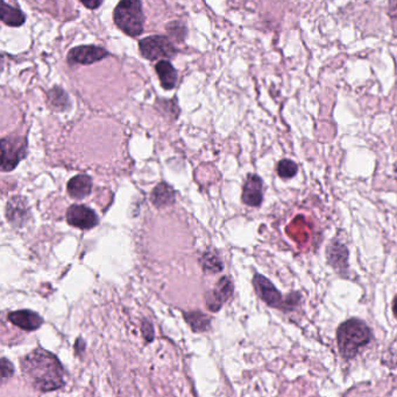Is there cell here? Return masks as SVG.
<instances>
[{"instance_id":"603a6c76","label":"cell","mask_w":397,"mask_h":397,"mask_svg":"<svg viewBox=\"0 0 397 397\" xmlns=\"http://www.w3.org/2000/svg\"><path fill=\"white\" fill-rule=\"evenodd\" d=\"M142 333H144V337L148 342L153 340V337H154V331H153V326H152L151 323L144 322L142 324Z\"/></svg>"},{"instance_id":"3957f363","label":"cell","mask_w":397,"mask_h":397,"mask_svg":"<svg viewBox=\"0 0 397 397\" xmlns=\"http://www.w3.org/2000/svg\"><path fill=\"white\" fill-rule=\"evenodd\" d=\"M114 24L130 38H137L144 32V15L141 0H121L114 12Z\"/></svg>"},{"instance_id":"4316f807","label":"cell","mask_w":397,"mask_h":397,"mask_svg":"<svg viewBox=\"0 0 397 397\" xmlns=\"http://www.w3.org/2000/svg\"><path fill=\"white\" fill-rule=\"evenodd\" d=\"M395 174H396V179H397V163L396 165H395Z\"/></svg>"},{"instance_id":"8fae6325","label":"cell","mask_w":397,"mask_h":397,"mask_svg":"<svg viewBox=\"0 0 397 397\" xmlns=\"http://www.w3.org/2000/svg\"><path fill=\"white\" fill-rule=\"evenodd\" d=\"M28 208L27 201L24 197H13L6 204V218L14 227H22L27 222Z\"/></svg>"},{"instance_id":"30bf717a","label":"cell","mask_w":397,"mask_h":397,"mask_svg":"<svg viewBox=\"0 0 397 397\" xmlns=\"http://www.w3.org/2000/svg\"><path fill=\"white\" fill-rule=\"evenodd\" d=\"M243 202L250 207H259L262 199H264V192H262V180L257 174H250L247 176L243 188V195H241Z\"/></svg>"},{"instance_id":"484cf974","label":"cell","mask_w":397,"mask_h":397,"mask_svg":"<svg viewBox=\"0 0 397 397\" xmlns=\"http://www.w3.org/2000/svg\"><path fill=\"white\" fill-rule=\"evenodd\" d=\"M393 310H394V315L397 319V295L394 299V303H393Z\"/></svg>"},{"instance_id":"277c9868","label":"cell","mask_w":397,"mask_h":397,"mask_svg":"<svg viewBox=\"0 0 397 397\" xmlns=\"http://www.w3.org/2000/svg\"><path fill=\"white\" fill-rule=\"evenodd\" d=\"M27 153L26 137L19 135H8L1 139V170L12 171L20 163Z\"/></svg>"},{"instance_id":"7a4b0ae2","label":"cell","mask_w":397,"mask_h":397,"mask_svg":"<svg viewBox=\"0 0 397 397\" xmlns=\"http://www.w3.org/2000/svg\"><path fill=\"white\" fill-rule=\"evenodd\" d=\"M372 340V331L366 323L352 319L342 323L337 331V340L342 356L346 359L356 356L360 349Z\"/></svg>"},{"instance_id":"44dd1931","label":"cell","mask_w":397,"mask_h":397,"mask_svg":"<svg viewBox=\"0 0 397 397\" xmlns=\"http://www.w3.org/2000/svg\"><path fill=\"white\" fill-rule=\"evenodd\" d=\"M297 172V165L290 160H283L278 163V174L283 179H290Z\"/></svg>"},{"instance_id":"52a82bcc","label":"cell","mask_w":397,"mask_h":397,"mask_svg":"<svg viewBox=\"0 0 397 397\" xmlns=\"http://www.w3.org/2000/svg\"><path fill=\"white\" fill-rule=\"evenodd\" d=\"M109 51L97 46H79L69 51L68 63L72 64L90 65L102 61L109 56Z\"/></svg>"},{"instance_id":"cb8c5ba5","label":"cell","mask_w":397,"mask_h":397,"mask_svg":"<svg viewBox=\"0 0 397 397\" xmlns=\"http://www.w3.org/2000/svg\"><path fill=\"white\" fill-rule=\"evenodd\" d=\"M103 1L104 0H81V3L89 10H97Z\"/></svg>"},{"instance_id":"9c48e42d","label":"cell","mask_w":397,"mask_h":397,"mask_svg":"<svg viewBox=\"0 0 397 397\" xmlns=\"http://www.w3.org/2000/svg\"><path fill=\"white\" fill-rule=\"evenodd\" d=\"M253 285L257 295L260 296L262 301L267 303L268 306L284 309L281 294L267 278H264V275H254Z\"/></svg>"},{"instance_id":"d6986e66","label":"cell","mask_w":397,"mask_h":397,"mask_svg":"<svg viewBox=\"0 0 397 397\" xmlns=\"http://www.w3.org/2000/svg\"><path fill=\"white\" fill-rule=\"evenodd\" d=\"M199 262H201L203 271L206 272V273H218V272L223 271V263H222L216 252H206Z\"/></svg>"},{"instance_id":"e0dca14e","label":"cell","mask_w":397,"mask_h":397,"mask_svg":"<svg viewBox=\"0 0 397 397\" xmlns=\"http://www.w3.org/2000/svg\"><path fill=\"white\" fill-rule=\"evenodd\" d=\"M184 319L189 323V326H191V329L196 333H203L209 330L210 317L204 315L201 312H191L184 314Z\"/></svg>"},{"instance_id":"8992f818","label":"cell","mask_w":397,"mask_h":397,"mask_svg":"<svg viewBox=\"0 0 397 397\" xmlns=\"http://www.w3.org/2000/svg\"><path fill=\"white\" fill-rule=\"evenodd\" d=\"M67 222L72 227L89 230L100 223V218L91 208L84 204H72L67 211Z\"/></svg>"},{"instance_id":"5b68a950","label":"cell","mask_w":397,"mask_h":397,"mask_svg":"<svg viewBox=\"0 0 397 397\" xmlns=\"http://www.w3.org/2000/svg\"><path fill=\"white\" fill-rule=\"evenodd\" d=\"M139 49L142 57L149 61H155L159 58L169 60L174 57L177 53L170 40L161 35H153L149 38L142 39L139 42Z\"/></svg>"},{"instance_id":"6da1fadb","label":"cell","mask_w":397,"mask_h":397,"mask_svg":"<svg viewBox=\"0 0 397 397\" xmlns=\"http://www.w3.org/2000/svg\"><path fill=\"white\" fill-rule=\"evenodd\" d=\"M21 367L26 379L38 391H56L65 384V370L58 358L48 351H33L22 359Z\"/></svg>"},{"instance_id":"7c38bea8","label":"cell","mask_w":397,"mask_h":397,"mask_svg":"<svg viewBox=\"0 0 397 397\" xmlns=\"http://www.w3.org/2000/svg\"><path fill=\"white\" fill-rule=\"evenodd\" d=\"M7 319L12 324L25 330V331H34L42 326L41 316L31 310H18V312H10Z\"/></svg>"},{"instance_id":"ffe728a7","label":"cell","mask_w":397,"mask_h":397,"mask_svg":"<svg viewBox=\"0 0 397 397\" xmlns=\"http://www.w3.org/2000/svg\"><path fill=\"white\" fill-rule=\"evenodd\" d=\"M48 102L56 111H65L70 105L68 95L61 88H54L48 92Z\"/></svg>"},{"instance_id":"d4e9b609","label":"cell","mask_w":397,"mask_h":397,"mask_svg":"<svg viewBox=\"0 0 397 397\" xmlns=\"http://www.w3.org/2000/svg\"><path fill=\"white\" fill-rule=\"evenodd\" d=\"M389 14L391 17L397 18V0L389 1Z\"/></svg>"},{"instance_id":"5bb4252c","label":"cell","mask_w":397,"mask_h":397,"mask_svg":"<svg viewBox=\"0 0 397 397\" xmlns=\"http://www.w3.org/2000/svg\"><path fill=\"white\" fill-rule=\"evenodd\" d=\"M155 70L158 74L162 88L165 90H173L177 83V71L171 65L168 60H161L155 65Z\"/></svg>"},{"instance_id":"4fadbf2b","label":"cell","mask_w":397,"mask_h":397,"mask_svg":"<svg viewBox=\"0 0 397 397\" xmlns=\"http://www.w3.org/2000/svg\"><path fill=\"white\" fill-rule=\"evenodd\" d=\"M67 190H68L69 195L72 199L82 200L91 193L93 180L86 174L72 176V179L69 180L68 185H67Z\"/></svg>"},{"instance_id":"9a60e30c","label":"cell","mask_w":397,"mask_h":397,"mask_svg":"<svg viewBox=\"0 0 397 397\" xmlns=\"http://www.w3.org/2000/svg\"><path fill=\"white\" fill-rule=\"evenodd\" d=\"M175 197L176 193L170 185L167 183H160L152 192L151 201L155 207L162 208L174 204Z\"/></svg>"},{"instance_id":"2e32d148","label":"cell","mask_w":397,"mask_h":397,"mask_svg":"<svg viewBox=\"0 0 397 397\" xmlns=\"http://www.w3.org/2000/svg\"><path fill=\"white\" fill-rule=\"evenodd\" d=\"M1 21L10 27H20L26 21V15L19 8L10 6L6 1H1Z\"/></svg>"},{"instance_id":"7402d4cb","label":"cell","mask_w":397,"mask_h":397,"mask_svg":"<svg viewBox=\"0 0 397 397\" xmlns=\"http://www.w3.org/2000/svg\"><path fill=\"white\" fill-rule=\"evenodd\" d=\"M14 368L12 366V363L10 361H7L5 358L1 360V375H3V379L5 380L6 377H11L13 374Z\"/></svg>"},{"instance_id":"ac0fdd59","label":"cell","mask_w":397,"mask_h":397,"mask_svg":"<svg viewBox=\"0 0 397 397\" xmlns=\"http://www.w3.org/2000/svg\"><path fill=\"white\" fill-rule=\"evenodd\" d=\"M329 259L333 267L338 268V270L346 268V266H347V264H346L347 263V250H346L345 246L340 243H333L330 246Z\"/></svg>"},{"instance_id":"ba28073f","label":"cell","mask_w":397,"mask_h":397,"mask_svg":"<svg viewBox=\"0 0 397 397\" xmlns=\"http://www.w3.org/2000/svg\"><path fill=\"white\" fill-rule=\"evenodd\" d=\"M233 284L229 277H222L216 287L206 294V306L211 312H218L224 303L232 296Z\"/></svg>"}]
</instances>
